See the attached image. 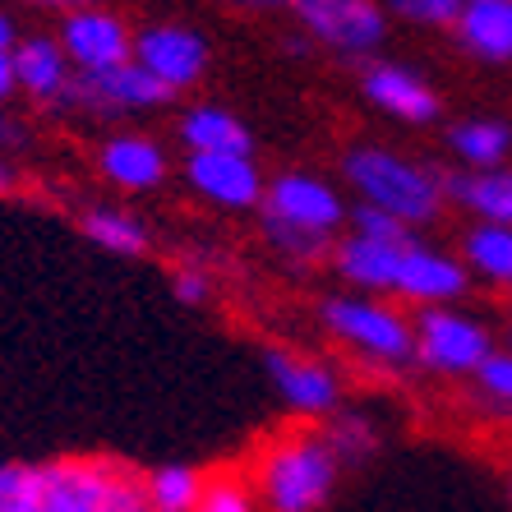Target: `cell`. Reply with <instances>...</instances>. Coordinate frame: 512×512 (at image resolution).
Here are the masks:
<instances>
[{"mask_svg": "<svg viewBox=\"0 0 512 512\" xmlns=\"http://www.w3.org/2000/svg\"><path fill=\"white\" fill-rule=\"evenodd\" d=\"M351 222V203H346L342 185L319 171L291 167L268 176V194L259 208V231L268 240V250L277 259L310 268V263H328L337 250V240L346 236Z\"/></svg>", "mask_w": 512, "mask_h": 512, "instance_id": "1", "label": "cell"}, {"mask_svg": "<svg viewBox=\"0 0 512 512\" xmlns=\"http://www.w3.org/2000/svg\"><path fill=\"white\" fill-rule=\"evenodd\" d=\"M342 471L346 466L323 425L277 429L245 466L259 512H323L333 503Z\"/></svg>", "mask_w": 512, "mask_h": 512, "instance_id": "2", "label": "cell"}, {"mask_svg": "<svg viewBox=\"0 0 512 512\" xmlns=\"http://www.w3.org/2000/svg\"><path fill=\"white\" fill-rule=\"evenodd\" d=\"M337 171H342V185L351 190V199L397 217L411 231L439 227L443 213L453 208L448 190H443V167L397 153L388 143H351Z\"/></svg>", "mask_w": 512, "mask_h": 512, "instance_id": "3", "label": "cell"}, {"mask_svg": "<svg viewBox=\"0 0 512 512\" xmlns=\"http://www.w3.org/2000/svg\"><path fill=\"white\" fill-rule=\"evenodd\" d=\"M37 512H153L143 471L107 453L37 462Z\"/></svg>", "mask_w": 512, "mask_h": 512, "instance_id": "4", "label": "cell"}, {"mask_svg": "<svg viewBox=\"0 0 512 512\" xmlns=\"http://www.w3.org/2000/svg\"><path fill=\"white\" fill-rule=\"evenodd\" d=\"M319 323L342 351L374 370H411L416 365V314L388 296L333 291L319 300Z\"/></svg>", "mask_w": 512, "mask_h": 512, "instance_id": "5", "label": "cell"}, {"mask_svg": "<svg viewBox=\"0 0 512 512\" xmlns=\"http://www.w3.org/2000/svg\"><path fill=\"white\" fill-rule=\"evenodd\" d=\"M499 351L494 323L466 305L416 310V370L439 379H476L485 360Z\"/></svg>", "mask_w": 512, "mask_h": 512, "instance_id": "6", "label": "cell"}, {"mask_svg": "<svg viewBox=\"0 0 512 512\" xmlns=\"http://www.w3.org/2000/svg\"><path fill=\"white\" fill-rule=\"evenodd\" d=\"M291 19L319 51H333L356 65L379 56L393 28L383 0H291Z\"/></svg>", "mask_w": 512, "mask_h": 512, "instance_id": "7", "label": "cell"}, {"mask_svg": "<svg viewBox=\"0 0 512 512\" xmlns=\"http://www.w3.org/2000/svg\"><path fill=\"white\" fill-rule=\"evenodd\" d=\"M263 370L296 425H319V420L328 425L346 406V379L333 360L296 351V346H263Z\"/></svg>", "mask_w": 512, "mask_h": 512, "instance_id": "8", "label": "cell"}, {"mask_svg": "<svg viewBox=\"0 0 512 512\" xmlns=\"http://www.w3.org/2000/svg\"><path fill=\"white\" fill-rule=\"evenodd\" d=\"M171 102H176V93H167L139 60H130V65H116V70L102 74H74L60 111L84 120H134V116H153V111L171 107Z\"/></svg>", "mask_w": 512, "mask_h": 512, "instance_id": "9", "label": "cell"}, {"mask_svg": "<svg viewBox=\"0 0 512 512\" xmlns=\"http://www.w3.org/2000/svg\"><path fill=\"white\" fill-rule=\"evenodd\" d=\"M134 60L153 74L167 93H190L208 79V65H213V47L208 37L194 24H180V19H153V24L134 28Z\"/></svg>", "mask_w": 512, "mask_h": 512, "instance_id": "10", "label": "cell"}, {"mask_svg": "<svg viewBox=\"0 0 512 512\" xmlns=\"http://www.w3.org/2000/svg\"><path fill=\"white\" fill-rule=\"evenodd\" d=\"M471 282L476 277H471L462 254L416 236L402 254V273H397L393 300L397 305H411V310H443V305H462Z\"/></svg>", "mask_w": 512, "mask_h": 512, "instance_id": "11", "label": "cell"}, {"mask_svg": "<svg viewBox=\"0 0 512 512\" xmlns=\"http://www.w3.org/2000/svg\"><path fill=\"white\" fill-rule=\"evenodd\" d=\"M185 190L222 213H259L268 176L254 153H190L185 157Z\"/></svg>", "mask_w": 512, "mask_h": 512, "instance_id": "12", "label": "cell"}, {"mask_svg": "<svg viewBox=\"0 0 512 512\" xmlns=\"http://www.w3.org/2000/svg\"><path fill=\"white\" fill-rule=\"evenodd\" d=\"M360 97L370 102V111L397 120V125H434L443 116L439 88L406 60H365L360 65Z\"/></svg>", "mask_w": 512, "mask_h": 512, "instance_id": "13", "label": "cell"}, {"mask_svg": "<svg viewBox=\"0 0 512 512\" xmlns=\"http://www.w3.org/2000/svg\"><path fill=\"white\" fill-rule=\"evenodd\" d=\"M56 37L65 56H70L74 74H102L134 60V28L107 5H88V10L65 14Z\"/></svg>", "mask_w": 512, "mask_h": 512, "instance_id": "14", "label": "cell"}, {"mask_svg": "<svg viewBox=\"0 0 512 512\" xmlns=\"http://www.w3.org/2000/svg\"><path fill=\"white\" fill-rule=\"evenodd\" d=\"M97 176L120 194H153L167 185L171 157L167 143L148 130H107L93 153Z\"/></svg>", "mask_w": 512, "mask_h": 512, "instance_id": "15", "label": "cell"}, {"mask_svg": "<svg viewBox=\"0 0 512 512\" xmlns=\"http://www.w3.org/2000/svg\"><path fill=\"white\" fill-rule=\"evenodd\" d=\"M406 245H411V240H406ZM406 245H388V240H370V236L346 231V236L337 240V250H333V259H328V268H333V277L346 286V291L393 300Z\"/></svg>", "mask_w": 512, "mask_h": 512, "instance_id": "16", "label": "cell"}, {"mask_svg": "<svg viewBox=\"0 0 512 512\" xmlns=\"http://www.w3.org/2000/svg\"><path fill=\"white\" fill-rule=\"evenodd\" d=\"M14 74H19V93L47 111H60L65 93L74 84V65L65 56L56 33H24L14 47Z\"/></svg>", "mask_w": 512, "mask_h": 512, "instance_id": "17", "label": "cell"}, {"mask_svg": "<svg viewBox=\"0 0 512 512\" xmlns=\"http://www.w3.org/2000/svg\"><path fill=\"white\" fill-rule=\"evenodd\" d=\"M443 190H448V203L462 208L471 222L512 227V162L508 167H494V171L443 167Z\"/></svg>", "mask_w": 512, "mask_h": 512, "instance_id": "18", "label": "cell"}, {"mask_svg": "<svg viewBox=\"0 0 512 512\" xmlns=\"http://www.w3.org/2000/svg\"><path fill=\"white\" fill-rule=\"evenodd\" d=\"M453 37L480 65H512V0H466Z\"/></svg>", "mask_w": 512, "mask_h": 512, "instance_id": "19", "label": "cell"}, {"mask_svg": "<svg viewBox=\"0 0 512 512\" xmlns=\"http://www.w3.org/2000/svg\"><path fill=\"white\" fill-rule=\"evenodd\" d=\"M453 167L462 171H494L512 162V125L499 116H462L443 134Z\"/></svg>", "mask_w": 512, "mask_h": 512, "instance_id": "20", "label": "cell"}, {"mask_svg": "<svg viewBox=\"0 0 512 512\" xmlns=\"http://www.w3.org/2000/svg\"><path fill=\"white\" fill-rule=\"evenodd\" d=\"M176 139L185 148V157L190 153H254L250 125L231 107H217V102H199V107L180 111Z\"/></svg>", "mask_w": 512, "mask_h": 512, "instance_id": "21", "label": "cell"}, {"mask_svg": "<svg viewBox=\"0 0 512 512\" xmlns=\"http://www.w3.org/2000/svg\"><path fill=\"white\" fill-rule=\"evenodd\" d=\"M79 231L102 254H116V259H143L153 250V227L125 203H88L79 213Z\"/></svg>", "mask_w": 512, "mask_h": 512, "instance_id": "22", "label": "cell"}, {"mask_svg": "<svg viewBox=\"0 0 512 512\" xmlns=\"http://www.w3.org/2000/svg\"><path fill=\"white\" fill-rule=\"evenodd\" d=\"M457 254L466 259L471 277L494 291H512V227H485V222H471L462 231V245Z\"/></svg>", "mask_w": 512, "mask_h": 512, "instance_id": "23", "label": "cell"}, {"mask_svg": "<svg viewBox=\"0 0 512 512\" xmlns=\"http://www.w3.org/2000/svg\"><path fill=\"white\" fill-rule=\"evenodd\" d=\"M208 476H213V471H203V466H194V462L153 466V471H143L148 503H153V512H194L203 499V489H208Z\"/></svg>", "mask_w": 512, "mask_h": 512, "instance_id": "24", "label": "cell"}, {"mask_svg": "<svg viewBox=\"0 0 512 512\" xmlns=\"http://www.w3.org/2000/svg\"><path fill=\"white\" fill-rule=\"evenodd\" d=\"M323 429H328V443L337 448L342 466H365L383 443V429L374 420V411H360V406H342Z\"/></svg>", "mask_w": 512, "mask_h": 512, "instance_id": "25", "label": "cell"}, {"mask_svg": "<svg viewBox=\"0 0 512 512\" xmlns=\"http://www.w3.org/2000/svg\"><path fill=\"white\" fill-rule=\"evenodd\" d=\"M194 512H259V499H254V485L245 471L227 466V471H213L208 476V489Z\"/></svg>", "mask_w": 512, "mask_h": 512, "instance_id": "26", "label": "cell"}, {"mask_svg": "<svg viewBox=\"0 0 512 512\" xmlns=\"http://www.w3.org/2000/svg\"><path fill=\"white\" fill-rule=\"evenodd\" d=\"M393 19L411 28H429V33H453L457 19H462L466 0H383Z\"/></svg>", "mask_w": 512, "mask_h": 512, "instance_id": "27", "label": "cell"}, {"mask_svg": "<svg viewBox=\"0 0 512 512\" xmlns=\"http://www.w3.org/2000/svg\"><path fill=\"white\" fill-rule=\"evenodd\" d=\"M0 512H37V462H0Z\"/></svg>", "mask_w": 512, "mask_h": 512, "instance_id": "28", "label": "cell"}, {"mask_svg": "<svg viewBox=\"0 0 512 512\" xmlns=\"http://www.w3.org/2000/svg\"><path fill=\"white\" fill-rule=\"evenodd\" d=\"M346 231H356V236H370V240H388V245H406V240H416L420 231H411L406 222L397 217L379 213V208H365V203H351V222Z\"/></svg>", "mask_w": 512, "mask_h": 512, "instance_id": "29", "label": "cell"}, {"mask_svg": "<svg viewBox=\"0 0 512 512\" xmlns=\"http://www.w3.org/2000/svg\"><path fill=\"white\" fill-rule=\"evenodd\" d=\"M471 383H476L480 393L499 406V411H508L512 416V351L508 346H499V351L485 360V370H480Z\"/></svg>", "mask_w": 512, "mask_h": 512, "instance_id": "30", "label": "cell"}, {"mask_svg": "<svg viewBox=\"0 0 512 512\" xmlns=\"http://www.w3.org/2000/svg\"><path fill=\"white\" fill-rule=\"evenodd\" d=\"M171 291H176L180 305H208L213 300V273L194 259H180L171 268Z\"/></svg>", "mask_w": 512, "mask_h": 512, "instance_id": "31", "label": "cell"}, {"mask_svg": "<svg viewBox=\"0 0 512 512\" xmlns=\"http://www.w3.org/2000/svg\"><path fill=\"white\" fill-rule=\"evenodd\" d=\"M28 139H33L28 120H24V116H14L10 107H0V153H5V157L19 153V148H28Z\"/></svg>", "mask_w": 512, "mask_h": 512, "instance_id": "32", "label": "cell"}, {"mask_svg": "<svg viewBox=\"0 0 512 512\" xmlns=\"http://www.w3.org/2000/svg\"><path fill=\"white\" fill-rule=\"evenodd\" d=\"M236 14H254V19H273V14H291V0H227Z\"/></svg>", "mask_w": 512, "mask_h": 512, "instance_id": "33", "label": "cell"}, {"mask_svg": "<svg viewBox=\"0 0 512 512\" xmlns=\"http://www.w3.org/2000/svg\"><path fill=\"white\" fill-rule=\"evenodd\" d=\"M19 97V74H14V51H0V107Z\"/></svg>", "mask_w": 512, "mask_h": 512, "instance_id": "34", "label": "cell"}, {"mask_svg": "<svg viewBox=\"0 0 512 512\" xmlns=\"http://www.w3.org/2000/svg\"><path fill=\"white\" fill-rule=\"evenodd\" d=\"M24 5H33V10H56L60 19L74 10H88V5H102V0H24Z\"/></svg>", "mask_w": 512, "mask_h": 512, "instance_id": "35", "label": "cell"}, {"mask_svg": "<svg viewBox=\"0 0 512 512\" xmlns=\"http://www.w3.org/2000/svg\"><path fill=\"white\" fill-rule=\"evenodd\" d=\"M19 37H24V28L14 24V14L0 5V51H14L19 47Z\"/></svg>", "mask_w": 512, "mask_h": 512, "instance_id": "36", "label": "cell"}, {"mask_svg": "<svg viewBox=\"0 0 512 512\" xmlns=\"http://www.w3.org/2000/svg\"><path fill=\"white\" fill-rule=\"evenodd\" d=\"M14 190H19V167H14L10 157L0 153V199H10Z\"/></svg>", "mask_w": 512, "mask_h": 512, "instance_id": "37", "label": "cell"}, {"mask_svg": "<svg viewBox=\"0 0 512 512\" xmlns=\"http://www.w3.org/2000/svg\"><path fill=\"white\" fill-rule=\"evenodd\" d=\"M503 337H508V342H503V346H508V351H512V314H508V323H503Z\"/></svg>", "mask_w": 512, "mask_h": 512, "instance_id": "38", "label": "cell"}, {"mask_svg": "<svg viewBox=\"0 0 512 512\" xmlns=\"http://www.w3.org/2000/svg\"><path fill=\"white\" fill-rule=\"evenodd\" d=\"M508 499H512V471H508Z\"/></svg>", "mask_w": 512, "mask_h": 512, "instance_id": "39", "label": "cell"}]
</instances>
